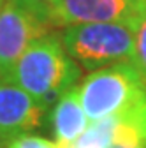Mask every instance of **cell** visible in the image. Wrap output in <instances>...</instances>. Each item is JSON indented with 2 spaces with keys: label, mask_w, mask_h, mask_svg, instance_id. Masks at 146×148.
I'll use <instances>...</instances> for the list:
<instances>
[{
  "label": "cell",
  "mask_w": 146,
  "mask_h": 148,
  "mask_svg": "<svg viewBox=\"0 0 146 148\" xmlns=\"http://www.w3.org/2000/svg\"><path fill=\"white\" fill-rule=\"evenodd\" d=\"M4 4H5V2H4V0H0V9H2V7H4Z\"/></svg>",
  "instance_id": "obj_13"
},
{
  "label": "cell",
  "mask_w": 146,
  "mask_h": 148,
  "mask_svg": "<svg viewBox=\"0 0 146 148\" xmlns=\"http://www.w3.org/2000/svg\"><path fill=\"white\" fill-rule=\"evenodd\" d=\"M53 27L25 5L7 0L0 9V76L7 78L25 49L41 37L51 34Z\"/></svg>",
  "instance_id": "obj_5"
},
{
  "label": "cell",
  "mask_w": 146,
  "mask_h": 148,
  "mask_svg": "<svg viewBox=\"0 0 146 148\" xmlns=\"http://www.w3.org/2000/svg\"><path fill=\"white\" fill-rule=\"evenodd\" d=\"M146 12V0H55L48 9L53 28L83 23H111L139 20Z\"/></svg>",
  "instance_id": "obj_4"
},
{
  "label": "cell",
  "mask_w": 146,
  "mask_h": 148,
  "mask_svg": "<svg viewBox=\"0 0 146 148\" xmlns=\"http://www.w3.org/2000/svg\"><path fill=\"white\" fill-rule=\"evenodd\" d=\"M44 109L23 88L0 79V141H12L41 123Z\"/></svg>",
  "instance_id": "obj_6"
},
{
  "label": "cell",
  "mask_w": 146,
  "mask_h": 148,
  "mask_svg": "<svg viewBox=\"0 0 146 148\" xmlns=\"http://www.w3.org/2000/svg\"><path fill=\"white\" fill-rule=\"evenodd\" d=\"M0 79H2V76H0Z\"/></svg>",
  "instance_id": "obj_14"
},
{
  "label": "cell",
  "mask_w": 146,
  "mask_h": 148,
  "mask_svg": "<svg viewBox=\"0 0 146 148\" xmlns=\"http://www.w3.org/2000/svg\"><path fill=\"white\" fill-rule=\"evenodd\" d=\"M137 71L143 74V78L146 79V12L137 23L136 30V46H134V55L130 60Z\"/></svg>",
  "instance_id": "obj_9"
},
{
  "label": "cell",
  "mask_w": 146,
  "mask_h": 148,
  "mask_svg": "<svg viewBox=\"0 0 146 148\" xmlns=\"http://www.w3.org/2000/svg\"><path fill=\"white\" fill-rule=\"evenodd\" d=\"M120 115H111L88 123L85 132L69 145H57L58 148H111L116 138Z\"/></svg>",
  "instance_id": "obj_8"
},
{
  "label": "cell",
  "mask_w": 146,
  "mask_h": 148,
  "mask_svg": "<svg viewBox=\"0 0 146 148\" xmlns=\"http://www.w3.org/2000/svg\"><path fill=\"white\" fill-rule=\"evenodd\" d=\"M14 2L25 5L27 9H30V11L35 12V14H39L42 20L48 21V9H49V5L55 2V0H14ZM48 23H49V21H48Z\"/></svg>",
  "instance_id": "obj_11"
},
{
  "label": "cell",
  "mask_w": 146,
  "mask_h": 148,
  "mask_svg": "<svg viewBox=\"0 0 146 148\" xmlns=\"http://www.w3.org/2000/svg\"><path fill=\"white\" fill-rule=\"evenodd\" d=\"M58 148V146H57ZM111 148H130V146H123V145H111Z\"/></svg>",
  "instance_id": "obj_12"
},
{
  "label": "cell",
  "mask_w": 146,
  "mask_h": 148,
  "mask_svg": "<svg viewBox=\"0 0 146 148\" xmlns=\"http://www.w3.org/2000/svg\"><path fill=\"white\" fill-rule=\"evenodd\" d=\"M137 23H83L67 27L62 44L69 57L86 69H100L111 64L132 60Z\"/></svg>",
  "instance_id": "obj_3"
},
{
  "label": "cell",
  "mask_w": 146,
  "mask_h": 148,
  "mask_svg": "<svg viewBox=\"0 0 146 148\" xmlns=\"http://www.w3.org/2000/svg\"><path fill=\"white\" fill-rule=\"evenodd\" d=\"M81 108L88 120L121 115L146 101V79L130 62L95 69L78 86Z\"/></svg>",
  "instance_id": "obj_2"
},
{
  "label": "cell",
  "mask_w": 146,
  "mask_h": 148,
  "mask_svg": "<svg viewBox=\"0 0 146 148\" xmlns=\"http://www.w3.org/2000/svg\"><path fill=\"white\" fill-rule=\"evenodd\" d=\"M79 76L81 69L65 51L62 37L51 32L25 49L4 79L23 88L46 111L67 90L76 86Z\"/></svg>",
  "instance_id": "obj_1"
},
{
  "label": "cell",
  "mask_w": 146,
  "mask_h": 148,
  "mask_svg": "<svg viewBox=\"0 0 146 148\" xmlns=\"http://www.w3.org/2000/svg\"><path fill=\"white\" fill-rule=\"evenodd\" d=\"M51 125L57 145H69L78 139L88 127V118L79 102L78 86H72L55 102Z\"/></svg>",
  "instance_id": "obj_7"
},
{
  "label": "cell",
  "mask_w": 146,
  "mask_h": 148,
  "mask_svg": "<svg viewBox=\"0 0 146 148\" xmlns=\"http://www.w3.org/2000/svg\"><path fill=\"white\" fill-rule=\"evenodd\" d=\"M0 148H2V146H0Z\"/></svg>",
  "instance_id": "obj_15"
},
{
  "label": "cell",
  "mask_w": 146,
  "mask_h": 148,
  "mask_svg": "<svg viewBox=\"0 0 146 148\" xmlns=\"http://www.w3.org/2000/svg\"><path fill=\"white\" fill-rule=\"evenodd\" d=\"M9 148H57V143L48 141L39 136H32V134H23L20 138H16L11 141Z\"/></svg>",
  "instance_id": "obj_10"
}]
</instances>
